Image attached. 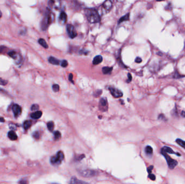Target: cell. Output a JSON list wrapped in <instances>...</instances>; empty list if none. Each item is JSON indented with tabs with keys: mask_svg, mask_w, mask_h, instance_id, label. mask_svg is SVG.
Listing matches in <instances>:
<instances>
[{
	"mask_svg": "<svg viewBox=\"0 0 185 184\" xmlns=\"http://www.w3.org/2000/svg\"><path fill=\"white\" fill-rule=\"evenodd\" d=\"M85 15L87 19L91 23H99L100 21V16L94 9H85L84 10Z\"/></svg>",
	"mask_w": 185,
	"mask_h": 184,
	"instance_id": "6da1fadb",
	"label": "cell"
},
{
	"mask_svg": "<svg viewBox=\"0 0 185 184\" xmlns=\"http://www.w3.org/2000/svg\"><path fill=\"white\" fill-rule=\"evenodd\" d=\"M54 20V16L51 13L50 10H47L45 17L43 18L42 22H41V29L43 30H46L48 28L51 23H52Z\"/></svg>",
	"mask_w": 185,
	"mask_h": 184,
	"instance_id": "7a4b0ae2",
	"label": "cell"
},
{
	"mask_svg": "<svg viewBox=\"0 0 185 184\" xmlns=\"http://www.w3.org/2000/svg\"><path fill=\"white\" fill-rule=\"evenodd\" d=\"M64 159V155L61 151L56 153V155L51 157L50 162L53 165H59L61 164Z\"/></svg>",
	"mask_w": 185,
	"mask_h": 184,
	"instance_id": "3957f363",
	"label": "cell"
},
{
	"mask_svg": "<svg viewBox=\"0 0 185 184\" xmlns=\"http://www.w3.org/2000/svg\"><path fill=\"white\" fill-rule=\"evenodd\" d=\"M161 154L165 157L166 161H167V164H168L169 168H170V169H174V167L176 166L177 164V162L176 161V160L172 159V158H171L170 156L167 155V153L162 152V151H161Z\"/></svg>",
	"mask_w": 185,
	"mask_h": 184,
	"instance_id": "277c9868",
	"label": "cell"
},
{
	"mask_svg": "<svg viewBox=\"0 0 185 184\" xmlns=\"http://www.w3.org/2000/svg\"><path fill=\"white\" fill-rule=\"evenodd\" d=\"M9 56L11 57L16 62V64H20L22 61V56L19 53L16 51H10L8 53Z\"/></svg>",
	"mask_w": 185,
	"mask_h": 184,
	"instance_id": "5b68a950",
	"label": "cell"
},
{
	"mask_svg": "<svg viewBox=\"0 0 185 184\" xmlns=\"http://www.w3.org/2000/svg\"><path fill=\"white\" fill-rule=\"evenodd\" d=\"M48 6L51 9L59 10L61 7V0H49Z\"/></svg>",
	"mask_w": 185,
	"mask_h": 184,
	"instance_id": "8992f818",
	"label": "cell"
},
{
	"mask_svg": "<svg viewBox=\"0 0 185 184\" xmlns=\"http://www.w3.org/2000/svg\"><path fill=\"white\" fill-rule=\"evenodd\" d=\"M79 174L81 176L85 178H91L95 176L97 174V172L91 169H85L79 172Z\"/></svg>",
	"mask_w": 185,
	"mask_h": 184,
	"instance_id": "52a82bcc",
	"label": "cell"
},
{
	"mask_svg": "<svg viewBox=\"0 0 185 184\" xmlns=\"http://www.w3.org/2000/svg\"><path fill=\"white\" fill-rule=\"evenodd\" d=\"M66 30L68 35L71 38H75V37L77 36V33H76L74 29V27L71 24H68L67 25Z\"/></svg>",
	"mask_w": 185,
	"mask_h": 184,
	"instance_id": "ba28073f",
	"label": "cell"
},
{
	"mask_svg": "<svg viewBox=\"0 0 185 184\" xmlns=\"http://www.w3.org/2000/svg\"><path fill=\"white\" fill-rule=\"evenodd\" d=\"M109 91L111 94L113 95V97L115 98H120L123 96V93L121 91L116 89L114 88H109Z\"/></svg>",
	"mask_w": 185,
	"mask_h": 184,
	"instance_id": "9c48e42d",
	"label": "cell"
},
{
	"mask_svg": "<svg viewBox=\"0 0 185 184\" xmlns=\"http://www.w3.org/2000/svg\"><path fill=\"white\" fill-rule=\"evenodd\" d=\"M12 109L15 117H17L18 116H20V114L21 113V107L17 104L14 105L13 106Z\"/></svg>",
	"mask_w": 185,
	"mask_h": 184,
	"instance_id": "30bf717a",
	"label": "cell"
},
{
	"mask_svg": "<svg viewBox=\"0 0 185 184\" xmlns=\"http://www.w3.org/2000/svg\"><path fill=\"white\" fill-rule=\"evenodd\" d=\"M112 6L113 4L111 0H106L102 5V7L106 11H109L112 7Z\"/></svg>",
	"mask_w": 185,
	"mask_h": 184,
	"instance_id": "8fae6325",
	"label": "cell"
},
{
	"mask_svg": "<svg viewBox=\"0 0 185 184\" xmlns=\"http://www.w3.org/2000/svg\"><path fill=\"white\" fill-rule=\"evenodd\" d=\"M67 20V16L65 12L62 11L59 16V22L61 24H64Z\"/></svg>",
	"mask_w": 185,
	"mask_h": 184,
	"instance_id": "7c38bea8",
	"label": "cell"
},
{
	"mask_svg": "<svg viewBox=\"0 0 185 184\" xmlns=\"http://www.w3.org/2000/svg\"><path fill=\"white\" fill-rule=\"evenodd\" d=\"M162 152H166L167 153H172V154H175L178 155H178V153H175L174 151H173L172 148H170V147H168L167 146H164V147L161 149Z\"/></svg>",
	"mask_w": 185,
	"mask_h": 184,
	"instance_id": "4fadbf2b",
	"label": "cell"
},
{
	"mask_svg": "<svg viewBox=\"0 0 185 184\" xmlns=\"http://www.w3.org/2000/svg\"><path fill=\"white\" fill-rule=\"evenodd\" d=\"M42 115V112L40 111H36L31 114V117L34 119H38L40 118Z\"/></svg>",
	"mask_w": 185,
	"mask_h": 184,
	"instance_id": "5bb4252c",
	"label": "cell"
},
{
	"mask_svg": "<svg viewBox=\"0 0 185 184\" xmlns=\"http://www.w3.org/2000/svg\"><path fill=\"white\" fill-rule=\"evenodd\" d=\"M8 138L11 140H16L17 139V136L14 131H10L8 133Z\"/></svg>",
	"mask_w": 185,
	"mask_h": 184,
	"instance_id": "9a60e30c",
	"label": "cell"
},
{
	"mask_svg": "<svg viewBox=\"0 0 185 184\" xmlns=\"http://www.w3.org/2000/svg\"><path fill=\"white\" fill-rule=\"evenodd\" d=\"M102 59H103L102 57L100 55L96 56H95L94 58L93 61H92V63H93V64L94 65H98L102 62Z\"/></svg>",
	"mask_w": 185,
	"mask_h": 184,
	"instance_id": "2e32d148",
	"label": "cell"
},
{
	"mask_svg": "<svg viewBox=\"0 0 185 184\" xmlns=\"http://www.w3.org/2000/svg\"><path fill=\"white\" fill-rule=\"evenodd\" d=\"M48 61L52 64L53 65H59L60 63V61L59 60L57 59L56 58H55L54 57H50L48 59Z\"/></svg>",
	"mask_w": 185,
	"mask_h": 184,
	"instance_id": "e0dca14e",
	"label": "cell"
},
{
	"mask_svg": "<svg viewBox=\"0 0 185 184\" xmlns=\"http://www.w3.org/2000/svg\"><path fill=\"white\" fill-rule=\"evenodd\" d=\"M107 100L105 98H101L100 101V106L101 107L102 109V108H108L107 107Z\"/></svg>",
	"mask_w": 185,
	"mask_h": 184,
	"instance_id": "ac0fdd59",
	"label": "cell"
},
{
	"mask_svg": "<svg viewBox=\"0 0 185 184\" xmlns=\"http://www.w3.org/2000/svg\"><path fill=\"white\" fill-rule=\"evenodd\" d=\"M129 19V14H127L126 15H125L123 16H122L121 18H120V19L119 20V21H118V23L119 24H120L122 22H123L124 21H128Z\"/></svg>",
	"mask_w": 185,
	"mask_h": 184,
	"instance_id": "d6986e66",
	"label": "cell"
},
{
	"mask_svg": "<svg viewBox=\"0 0 185 184\" xmlns=\"http://www.w3.org/2000/svg\"><path fill=\"white\" fill-rule=\"evenodd\" d=\"M39 43L40 44L41 46H42L43 48H45L46 49L48 48V45L46 42V41L45 40V39L43 38H40L39 39Z\"/></svg>",
	"mask_w": 185,
	"mask_h": 184,
	"instance_id": "ffe728a7",
	"label": "cell"
},
{
	"mask_svg": "<svg viewBox=\"0 0 185 184\" xmlns=\"http://www.w3.org/2000/svg\"><path fill=\"white\" fill-rule=\"evenodd\" d=\"M113 68L112 67H103L102 68V72L104 74H108L112 72Z\"/></svg>",
	"mask_w": 185,
	"mask_h": 184,
	"instance_id": "44dd1931",
	"label": "cell"
},
{
	"mask_svg": "<svg viewBox=\"0 0 185 184\" xmlns=\"http://www.w3.org/2000/svg\"><path fill=\"white\" fill-rule=\"evenodd\" d=\"M47 127L49 131L53 132L54 129V123L53 122H49L47 123Z\"/></svg>",
	"mask_w": 185,
	"mask_h": 184,
	"instance_id": "7402d4cb",
	"label": "cell"
},
{
	"mask_svg": "<svg viewBox=\"0 0 185 184\" xmlns=\"http://www.w3.org/2000/svg\"><path fill=\"white\" fill-rule=\"evenodd\" d=\"M31 122L30 120H26L24 122L23 124V127L25 130H28L29 128L31 126Z\"/></svg>",
	"mask_w": 185,
	"mask_h": 184,
	"instance_id": "603a6c76",
	"label": "cell"
},
{
	"mask_svg": "<svg viewBox=\"0 0 185 184\" xmlns=\"http://www.w3.org/2000/svg\"><path fill=\"white\" fill-rule=\"evenodd\" d=\"M176 142L180 146H181L182 147H183L185 149V141L182 140L180 139H177L176 140Z\"/></svg>",
	"mask_w": 185,
	"mask_h": 184,
	"instance_id": "cb8c5ba5",
	"label": "cell"
},
{
	"mask_svg": "<svg viewBox=\"0 0 185 184\" xmlns=\"http://www.w3.org/2000/svg\"><path fill=\"white\" fill-rule=\"evenodd\" d=\"M70 183L71 184H80V183H85V182H84L82 181H80L76 178H73L71 179Z\"/></svg>",
	"mask_w": 185,
	"mask_h": 184,
	"instance_id": "d4e9b609",
	"label": "cell"
},
{
	"mask_svg": "<svg viewBox=\"0 0 185 184\" xmlns=\"http://www.w3.org/2000/svg\"><path fill=\"white\" fill-rule=\"evenodd\" d=\"M145 152L147 155H152L153 153V148L149 146H147L145 148Z\"/></svg>",
	"mask_w": 185,
	"mask_h": 184,
	"instance_id": "484cf974",
	"label": "cell"
},
{
	"mask_svg": "<svg viewBox=\"0 0 185 184\" xmlns=\"http://www.w3.org/2000/svg\"><path fill=\"white\" fill-rule=\"evenodd\" d=\"M61 134L59 131H55L54 132V137L55 139H59L61 138Z\"/></svg>",
	"mask_w": 185,
	"mask_h": 184,
	"instance_id": "4316f807",
	"label": "cell"
},
{
	"mask_svg": "<svg viewBox=\"0 0 185 184\" xmlns=\"http://www.w3.org/2000/svg\"><path fill=\"white\" fill-rule=\"evenodd\" d=\"M39 109V106L38 104H33L31 107V110L33 111H38Z\"/></svg>",
	"mask_w": 185,
	"mask_h": 184,
	"instance_id": "83f0119b",
	"label": "cell"
},
{
	"mask_svg": "<svg viewBox=\"0 0 185 184\" xmlns=\"http://www.w3.org/2000/svg\"><path fill=\"white\" fill-rule=\"evenodd\" d=\"M52 88H53V91H54V92H57L59 91L60 87H59V85H57V84H54L53 85Z\"/></svg>",
	"mask_w": 185,
	"mask_h": 184,
	"instance_id": "f1b7e54d",
	"label": "cell"
},
{
	"mask_svg": "<svg viewBox=\"0 0 185 184\" xmlns=\"http://www.w3.org/2000/svg\"><path fill=\"white\" fill-rule=\"evenodd\" d=\"M33 136L34 138L36 139H38L39 138H40V134H39V132L38 131L35 132L33 133Z\"/></svg>",
	"mask_w": 185,
	"mask_h": 184,
	"instance_id": "f546056e",
	"label": "cell"
},
{
	"mask_svg": "<svg viewBox=\"0 0 185 184\" xmlns=\"http://www.w3.org/2000/svg\"><path fill=\"white\" fill-rule=\"evenodd\" d=\"M61 66H62V67H67V66H68V62L66 60H62V62H61Z\"/></svg>",
	"mask_w": 185,
	"mask_h": 184,
	"instance_id": "4dcf8cb0",
	"label": "cell"
},
{
	"mask_svg": "<svg viewBox=\"0 0 185 184\" xmlns=\"http://www.w3.org/2000/svg\"><path fill=\"white\" fill-rule=\"evenodd\" d=\"M8 83V81H6V80H3V79H2L0 78V85H6Z\"/></svg>",
	"mask_w": 185,
	"mask_h": 184,
	"instance_id": "1f68e13d",
	"label": "cell"
},
{
	"mask_svg": "<svg viewBox=\"0 0 185 184\" xmlns=\"http://www.w3.org/2000/svg\"><path fill=\"white\" fill-rule=\"evenodd\" d=\"M135 62L136 63H141V62H142V59H141L140 57H138L136 58V59L135 60Z\"/></svg>",
	"mask_w": 185,
	"mask_h": 184,
	"instance_id": "d6a6232c",
	"label": "cell"
},
{
	"mask_svg": "<svg viewBox=\"0 0 185 184\" xmlns=\"http://www.w3.org/2000/svg\"><path fill=\"white\" fill-rule=\"evenodd\" d=\"M148 177H149V178L152 180H154L155 179V176L154 174H149Z\"/></svg>",
	"mask_w": 185,
	"mask_h": 184,
	"instance_id": "836d02e7",
	"label": "cell"
},
{
	"mask_svg": "<svg viewBox=\"0 0 185 184\" xmlns=\"http://www.w3.org/2000/svg\"><path fill=\"white\" fill-rule=\"evenodd\" d=\"M128 81H127V82L129 83L131 81V80H132V77H131V74L129 73L128 74Z\"/></svg>",
	"mask_w": 185,
	"mask_h": 184,
	"instance_id": "e575fe53",
	"label": "cell"
},
{
	"mask_svg": "<svg viewBox=\"0 0 185 184\" xmlns=\"http://www.w3.org/2000/svg\"><path fill=\"white\" fill-rule=\"evenodd\" d=\"M159 119L163 120L166 119V118H165V116L163 115H160V116H159Z\"/></svg>",
	"mask_w": 185,
	"mask_h": 184,
	"instance_id": "d590c367",
	"label": "cell"
},
{
	"mask_svg": "<svg viewBox=\"0 0 185 184\" xmlns=\"http://www.w3.org/2000/svg\"><path fill=\"white\" fill-rule=\"evenodd\" d=\"M153 169V166H150V167H148V168L147 169V171H148V173H151V172L152 171Z\"/></svg>",
	"mask_w": 185,
	"mask_h": 184,
	"instance_id": "8d00e7d4",
	"label": "cell"
},
{
	"mask_svg": "<svg viewBox=\"0 0 185 184\" xmlns=\"http://www.w3.org/2000/svg\"><path fill=\"white\" fill-rule=\"evenodd\" d=\"M73 74H69V81H73Z\"/></svg>",
	"mask_w": 185,
	"mask_h": 184,
	"instance_id": "74e56055",
	"label": "cell"
},
{
	"mask_svg": "<svg viewBox=\"0 0 185 184\" xmlns=\"http://www.w3.org/2000/svg\"><path fill=\"white\" fill-rule=\"evenodd\" d=\"M181 116H182L183 117H185V111H182V112H181Z\"/></svg>",
	"mask_w": 185,
	"mask_h": 184,
	"instance_id": "f35d334b",
	"label": "cell"
},
{
	"mask_svg": "<svg viewBox=\"0 0 185 184\" xmlns=\"http://www.w3.org/2000/svg\"><path fill=\"white\" fill-rule=\"evenodd\" d=\"M4 122V118L0 117V122Z\"/></svg>",
	"mask_w": 185,
	"mask_h": 184,
	"instance_id": "ab89813d",
	"label": "cell"
},
{
	"mask_svg": "<svg viewBox=\"0 0 185 184\" xmlns=\"http://www.w3.org/2000/svg\"><path fill=\"white\" fill-rule=\"evenodd\" d=\"M1 17H2V13H1V11H0V18H1Z\"/></svg>",
	"mask_w": 185,
	"mask_h": 184,
	"instance_id": "60d3db41",
	"label": "cell"
},
{
	"mask_svg": "<svg viewBox=\"0 0 185 184\" xmlns=\"http://www.w3.org/2000/svg\"><path fill=\"white\" fill-rule=\"evenodd\" d=\"M156 1H163V0H156Z\"/></svg>",
	"mask_w": 185,
	"mask_h": 184,
	"instance_id": "b9f144b4",
	"label": "cell"
}]
</instances>
